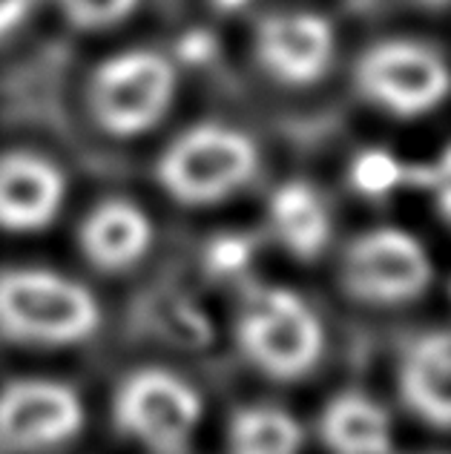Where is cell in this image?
<instances>
[{
	"mask_svg": "<svg viewBox=\"0 0 451 454\" xmlns=\"http://www.w3.org/2000/svg\"><path fill=\"white\" fill-rule=\"evenodd\" d=\"M302 426L279 405H245L228 423V454H299Z\"/></svg>",
	"mask_w": 451,
	"mask_h": 454,
	"instance_id": "obj_15",
	"label": "cell"
},
{
	"mask_svg": "<svg viewBox=\"0 0 451 454\" xmlns=\"http://www.w3.org/2000/svg\"><path fill=\"white\" fill-rule=\"evenodd\" d=\"M319 437L330 454H391L394 446L388 411L360 391L328 400L319 417Z\"/></svg>",
	"mask_w": 451,
	"mask_h": 454,
	"instance_id": "obj_14",
	"label": "cell"
},
{
	"mask_svg": "<svg viewBox=\"0 0 451 454\" xmlns=\"http://www.w3.org/2000/svg\"><path fill=\"white\" fill-rule=\"evenodd\" d=\"M354 83L362 98L394 118H420L451 92V69L434 46L411 38L377 41L360 55Z\"/></svg>",
	"mask_w": 451,
	"mask_h": 454,
	"instance_id": "obj_5",
	"label": "cell"
},
{
	"mask_svg": "<svg viewBox=\"0 0 451 454\" xmlns=\"http://www.w3.org/2000/svg\"><path fill=\"white\" fill-rule=\"evenodd\" d=\"M84 403L66 382L23 377L0 388V451L46 454L84 432Z\"/></svg>",
	"mask_w": 451,
	"mask_h": 454,
	"instance_id": "obj_8",
	"label": "cell"
},
{
	"mask_svg": "<svg viewBox=\"0 0 451 454\" xmlns=\"http://www.w3.org/2000/svg\"><path fill=\"white\" fill-rule=\"evenodd\" d=\"M259 170L256 141L239 127L205 121L175 136L156 161L161 190L184 207H210L239 193Z\"/></svg>",
	"mask_w": 451,
	"mask_h": 454,
	"instance_id": "obj_2",
	"label": "cell"
},
{
	"mask_svg": "<svg viewBox=\"0 0 451 454\" xmlns=\"http://www.w3.org/2000/svg\"><path fill=\"white\" fill-rule=\"evenodd\" d=\"M236 342L245 360L279 382L311 374L323 360L325 331L296 291L268 285L247 294L236 319Z\"/></svg>",
	"mask_w": 451,
	"mask_h": 454,
	"instance_id": "obj_3",
	"label": "cell"
},
{
	"mask_svg": "<svg viewBox=\"0 0 451 454\" xmlns=\"http://www.w3.org/2000/svg\"><path fill=\"white\" fill-rule=\"evenodd\" d=\"M152 222L129 199L98 201L78 227V247L84 259L101 273H124L150 254Z\"/></svg>",
	"mask_w": 451,
	"mask_h": 454,
	"instance_id": "obj_11",
	"label": "cell"
},
{
	"mask_svg": "<svg viewBox=\"0 0 451 454\" xmlns=\"http://www.w3.org/2000/svg\"><path fill=\"white\" fill-rule=\"evenodd\" d=\"M402 178H406V167L385 150L360 153L348 170L351 187L360 190L362 196H383L388 190H394Z\"/></svg>",
	"mask_w": 451,
	"mask_h": 454,
	"instance_id": "obj_16",
	"label": "cell"
},
{
	"mask_svg": "<svg viewBox=\"0 0 451 454\" xmlns=\"http://www.w3.org/2000/svg\"><path fill=\"white\" fill-rule=\"evenodd\" d=\"M179 454H184V451H179Z\"/></svg>",
	"mask_w": 451,
	"mask_h": 454,
	"instance_id": "obj_22",
	"label": "cell"
},
{
	"mask_svg": "<svg viewBox=\"0 0 451 454\" xmlns=\"http://www.w3.org/2000/svg\"><path fill=\"white\" fill-rule=\"evenodd\" d=\"M101 305L87 285L43 268L0 270V337L20 345L64 348L89 340Z\"/></svg>",
	"mask_w": 451,
	"mask_h": 454,
	"instance_id": "obj_1",
	"label": "cell"
},
{
	"mask_svg": "<svg viewBox=\"0 0 451 454\" xmlns=\"http://www.w3.org/2000/svg\"><path fill=\"white\" fill-rule=\"evenodd\" d=\"M337 35L325 15L311 9L270 12L256 23L253 55L265 73L284 87H307L328 73Z\"/></svg>",
	"mask_w": 451,
	"mask_h": 454,
	"instance_id": "obj_9",
	"label": "cell"
},
{
	"mask_svg": "<svg viewBox=\"0 0 451 454\" xmlns=\"http://www.w3.org/2000/svg\"><path fill=\"white\" fill-rule=\"evenodd\" d=\"M425 184L432 187L434 205L440 210V216L451 224V145L443 150L440 159L425 170Z\"/></svg>",
	"mask_w": 451,
	"mask_h": 454,
	"instance_id": "obj_18",
	"label": "cell"
},
{
	"mask_svg": "<svg viewBox=\"0 0 451 454\" xmlns=\"http://www.w3.org/2000/svg\"><path fill=\"white\" fill-rule=\"evenodd\" d=\"M434 265L425 247L397 227L354 236L339 256V285L362 305H408L429 291Z\"/></svg>",
	"mask_w": 451,
	"mask_h": 454,
	"instance_id": "obj_7",
	"label": "cell"
},
{
	"mask_svg": "<svg viewBox=\"0 0 451 454\" xmlns=\"http://www.w3.org/2000/svg\"><path fill=\"white\" fill-rule=\"evenodd\" d=\"M219 6H224V9H239L242 4H247V0H216Z\"/></svg>",
	"mask_w": 451,
	"mask_h": 454,
	"instance_id": "obj_20",
	"label": "cell"
},
{
	"mask_svg": "<svg viewBox=\"0 0 451 454\" xmlns=\"http://www.w3.org/2000/svg\"><path fill=\"white\" fill-rule=\"evenodd\" d=\"M69 27L98 32L124 23L138 9L141 0H55Z\"/></svg>",
	"mask_w": 451,
	"mask_h": 454,
	"instance_id": "obj_17",
	"label": "cell"
},
{
	"mask_svg": "<svg viewBox=\"0 0 451 454\" xmlns=\"http://www.w3.org/2000/svg\"><path fill=\"white\" fill-rule=\"evenodd\" d=\"M38 6V0H0V41L15 35Z\"/></svg>",
	"mask_w": 451,
	"mask_h": 454,
	"instance_id": "obj_19",
	"label": "cell"
},
{
	"mask_svg": "<svg viewBox=\"0 0 451 454\" xmlns=\"http://www.w3.org/2000/svg\"><path fill=\"white\" fill-rule=\"evenodd\" d=\"M66 201V176L35 150L0 155V231L38 233L50 227Z\"/></svg>",
	"mask_w": 451,
	"mask_h": 454,
	"instance_id": "obj_10",
	"label": "cell"
},
{
	"mask_svg": "<svg viewBox=\"0 0 451 454\" xmlns=\"http://www.w3.org/2000/svg\"><path fill=\"white\" fill-rule=\"evenodd\" d=\"M179 75L167 55L156 50H127L95 67L87 83V104L106 136L136 138L170 113Z\"/></svg>",
	"mask_w": 451,
	"mask_h": 454,
	"instance_id": "obj_4",
	"label": "cell"
},
{
	"mask_svg": "<svg viewBox=\"0 0 451 454\" xmlns=\"http://www.w3.org/2000/svg\"><path fill=\"white\" fill-rule=\"evenodd\" d=\"M432 4H443V0H432Z\"/></svg>",
	"mask_w": 451,
	"mask_h": 454,
	"instance_id": "obj_21",
	"label": "cell"
},
{
	"mask_svg": "<svg viewBox=\"0 0 451 454\" xmlns=\"http://www.w3.org/2000/svg\"><path fill=\"white\" fill-rule=\"evenodd\" d=\"M268 222L276 242L296 259H316L330 242V210L307 182H284L268 201Z\"/></svg>",
	"mask_w": 451,
	"mask_h": 454,
	"instance_id": "obj_13",
	"label": "cell"
},
{
	"mask_svg": "<svg viewBox=\"0 0 451 454\" xmlns=\"http://www.w3.org/2000/svg\"><path fill=\"white\" fill-rule=\"evenodd\" d=\"M400 394L411 414L434 428H451V331L414 340L400 360Z\"/></svg>",
	"mask_w": 451,
	"mask_h": 454,
	"instance_id": "obj_12",
	"label": "cell"
},
{
	"mask_svg": "<svg viewBox=\"0 0 451 454\" xmlns=\"http://www.w3.org/2000/svg\"><path fill=\"white\" fill-rule=\"evenodd\" d=\"M205 414L201 394L167 368H138L113 397V423L156 454H179Z\"/></svg>",
	"mask_w": 451,
	"mask_h": 454,
	"instance_id": "obj_6",
	"label": "cell"
}]
</instances>
